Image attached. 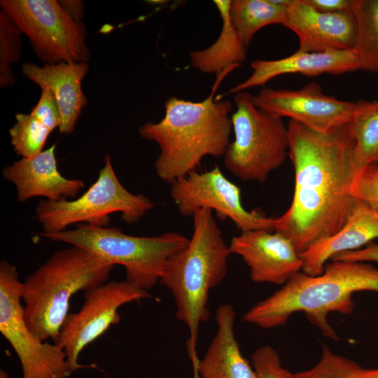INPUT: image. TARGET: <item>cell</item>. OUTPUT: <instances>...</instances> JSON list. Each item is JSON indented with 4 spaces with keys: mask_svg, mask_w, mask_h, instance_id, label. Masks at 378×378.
Segmentation results:
<instances>
[{
    "mask_svg": "<svg viewBox=\"0 0 378 378\" xmlns=\"http://www.w3.org/2000/svg\"><path fill=\"white\" fill-rule=\"evenodd\" d=\"M362 290L378 293V269L363 262L332 260L319 275L296 273L281 289L250 308L242 320L270 329L285 324L293 314L302 312L325 336L337 340L327 315L332 312L351 314L353 294Z\"/></svg>",
    "mask_w": 378,
    "mask_h": 378,
    "instance_id": "3",
    "label": "cell"
},
{
    "mask_svg": "<svg viewBox=\"0 0 378 378\" xmlns=\"http://www.w3.org/2000/svg\"><path fill=\"white\" fill-rule=\"evenodd\" d=\"M287 127L294 192L288 210L274 218L273 229L300 254L346 224L356 202L350 188L357 171L348 124L326 134L290 120Z\"/></svg>",
    "mask_w": 378,
    "mask_h": 378,
    "instance_id": "1",
    "label": "cell"
},
{
    "mask_svg": "<svg viewBox=\"0 0 378 378\" xmlns=\"http://www.w3.org/2000/svg\"><path fill=\"white\" fill-rule=\"evenodd\" d=\"M351 196L378 212V166L376 163L364 167L355 177Z\"/></svg>",
    "mask_w": 378,
    "mask_h": 378,
    "instance_id": "28",
    "label": "cell"
},
{
    "mask_svg": "<svg viewBox=\"0 0 378 378\" xmlns=\"http://www.w3.org/2000/svg\"><path fill=\"white\" fill-rule=\"evenodd\" d=\"M251 75L232 88L225 94L237 93L255 86L265 87L271 79L288 74H300L307 77L323 74L341 75L360 70L354 50L324 52L296 51L293 55L278 59H256L250 64Z\"/></svg>",
    "mask_w": 378,
    "mask_h": 378,
    "instance_id": "17",
    "label": "cell"
},
{
    "mask_svg": "<svg viewBox=\"0 0 378 378\" xmlns=\"http://www.w3.org/2000/svg\"><path fill=\"white\" fill-rule=\"evenodd\" d=\"M0 378H8V374L4 370H0Z\"/></svg>",
    "mask_w": 378,
    "mask_h": 378,
    "instance_id": "34",
    "label": "cell"
},
{
    "mask_svg": "<svg viewBox=\"0 0 378 378\" xmlns=\"http://www.w3.org/2000/svg\"><path fill=\"white\" fill-rule=\"evenodd\" d=\"M53 144L37 155L15 161L2 171L5 179L14 184L17 199L23 202L34 197H43L49 201L74 198L84 188L80 179L63 176L57 169Z\"/></svg>",
    "mask_w": 378,
    "mask_h": 378,
    "instance_id": "16",
    "label": "cell"
},
{
    "mask_svg": "<svg viewBox=\"0 0 378 378\" xmlns=\"http://www.w3.org/2000/svg\"><path fill=\"white\" fill-rule=\"evenodd\" d=\"M291 378H378V368H365L323 345L319 361L312 368L292 373Z\"/></svg>",
    "mask_w": 378,
    "mask_h": 378,
    "instance_id": "25",
    "label": "cell"
},
{
    "mask_svg": "<svg viewBox=\"0 0 378 378\" xmlns=\"http://www.w3.org/2000/svg\"><path fill=\"white\" fill-rule=\"evenodd\" d=\"M192 217L193 232L189 243L169 259L159 283L171 291L176 316L188 329L187 351L194 378H200L196 349L199 328L209 318V292L225 278L231 252L211 210L198 209Z\"/></svg>",
    "mask_w": 378,
    "mask_h": 378,
    "instance_id": "4",
    "label": "cell"
},
{
    "mask_svg": "<svg viewBox=\"0 0 378 378\" xmlns=\"http://www.w3.org/2000/svg\"><path fill=\"white\" fill-rule=\"evenodd\" d=\"M41 93L31 113L41 120L52 132L59 127L61 115L55 97L50 89L41 88Z\"/></svg>",
    "mask_w": 378,
    "mask_h": 378,
    "instance_id": "30",
    "label": "cell"
},
{
    "mask_svg": "<svg viewBox=\"0 0 378 378\" xmlns=\"http://www.w3.org/2000/svg\"><path fill=\"white\" fill-rule=\"evenodd\" d=\"M357 174L378 161V100L360 99L348 123Z\"/></svg>",
    "mask_w": 378,
    "mask_h": 378,
    "instance_id": "23",
    "label": "cell"
},
{
    "mask_svg": "<svg viewBox=\"0 0 378 378\" xmlns=\"http://www.w3.org/2000/svg\"><path fill=\"white\" fill-rule=\"evenodd\" d=\"M284 26L298 36L300 52L349 50L356 41L357 23L352 10L322 13L306 0L291 1Z\"/></svg>",
    "mask_w": 378,
    "mask_h": 378,
    "instance_id": "15",
    "label": "cell"
},
{
    "mask_svg": "<svg viewBox=\"0 0 378 378\" xmlns=\"http://www.w3.org/2000/svg\"><path fill=\"white\" fill-rule=\"evenodd\" d=\"M22 282L16 267L0 262V332L17 354L23 378H69L63 348L38 339L28 328L22 305Z\"/></svg>",
    "mask_w": 378,
    "mask_h": 378,
    "instance_id": "10",
    "label": "cell"
},
{
    "mask_svg": "<svg viewBox=\"0 0 378 378\" xmlns=\"http://www.w3.org/2000/svg\"><path fill=\"white\" fill-rule=\"evenodd\" d=\"M1 9L26 34L44 64L88 62L87 31L55 0H1Z\"/></svg>",
    "mask_w": 378,
    "mask_h": 378,
    "instance_id": "9",
    "label": "cell"
},
{
    "mask_svg": "<svg viewBox=\"0 0 378 378\" xmlns=\"http://www.w3.org/2000/svg\"><path fill=\"white\" fill-rule=\"evenodd\" d=\"M237 68L232 66L217 76L211 94L194 102L171 97L164 104V118L148 121L139 128L141 138L155 141L160 153L154 167L158 176L172 183L195 171L206 156L224 155L232 130L230 102L214 96L223 78Z\"/></svg>",
    "mask_w": 378,
    "mask_h": 378,
    "instance_id": "2",
    "label": "cell"
},
{
    "mask_svg": "<svg viewBox=\"0 0 378 378\" xmlns=\"http://www.w3.org/2000/svg\"><path fill=\"white\" fill-rule=\"evenodd\" d=\"M114 265L85 248L55 252L22 282L24 318L40 340L55 341L69 313L70 300L106 282Z\"/></svg>",
    "mask_w": 378,
    "mask_h": 378,
    "instance_id": "5",
    "label": "cell"
},
{
    "mask_svg": "<svg viewBox=\"0 0 378 378\" xmlns=\"http://www.w3.org/2000/svg\"><path fill=\"white\" fill-rule=\"evenodd\" d=\"M378 238V212L356 200L346 224L337 233L320 239L300 253L302 272L317 276L335 255L358 249Z\"/></svg>",
    "mask_w": 378,
    "mask_h": 378,
    "instance_id": "19",
    "label": "cell"
},
{
    "mask_svg": "<svg viewBox=\"0 0 378 378\" xmlns=\"http://www.w3.org/2000/svg\"><path fill=\"white\" fill-rule=\"evenodd\" d=\"M59 4L63 10L77 22H83V10L85 5L83 1L80 0H63L58 1Z\"/></svg>",
    "mask_w": 378,
    "mask_h": 378,
    "instance_id": "33",
    "label": "cell"
},
{
    "mask_svg": "<svg viewBox=\"0 0 378 378\" xmlns=\"http://www.w3.org/2000/svg\"><path fill=\"white\" fill-rule=\"evenodd\" d=\"M315 10L322 13H336L352 10L353 0H306Z\"/></svg>",
    "mask_w": 378,
    "mask_h": 378,
    "instance_id": "32",
    "label": "cell"
},
{
    "mask_svg": "<svg viewBox=\"0 0 378 378\" xmlns=\"http://www.w3.org/2000/svg\"><path fill=\"white\" fill-rule=\"evenodd\" d=\"M21 70L25 77L40 88L50 90L60 112L59 130L64 134H71L88 103L82 90V80L88 71V63L59 62L39 66L25 62Z\"/></svg>",
    "mask_w": 378,
    "mask_h": 378,
    "instance_id": "18",
    "label": "cell"
},
{
    "mask_svg": "<svg viewBox=\"0 0 378 378\" xmlns=\"http://www.w3.org/2000/svg\"><path fill=\"white\" fill-rule=\"evenodd\" d=\"M22 31L2 9L0 10V87L12 86L15 79L10 64L17 62L22 52Z\"/></svg>",
    "mask_w": 378,
    "mask_h": 378,
    "instance_id": "27",
    "label": "cell"
},
{
    "mask_svg": "<svg viewBox=\"0 0 378 378\" xmlns=\"http://www.w3.org/2000/svg\"><path fill=\"white\" fill-rule=\"evenodd\" d=\"M231 0H214L222 19V28L216 41L209 48L189 53L192 66L197 70L217 76L232 66H239L246 57L247 46L230 18Z\"/></svg>",
    "mask_w": 378,
    "mask_h": 378,
    "instance_id": "21",
    "label": "cell"
},
{
    "mask_svg": "<svg viewBox=\"0 0 378 378\" xmlns=\"http://www.w3.org/2000/svg\"><path fill=\"white\" fill-rule=\"evenodd\" d=\"M51 241L76 246L92 252L112 265H122L126 280L148 290L156 285L169 259L184 249L190 239L176 232L153 237L132 236L118 227L78 224L54 233H40Z\"/></svg>",
    "mask_w": 378,
    "mask_h": 378,
    "instance_id": "6",
    "label": "cell"
},
{
    "mask_svg": "<svg viewBox=\"0 0 378 378\" xmlns=\"http://www.w3.org/2000/svg\"><path fill=\"white\" fill-rule=\"evenodd\" d=\"M171 184V197L183 216H192L197 209L206 208L215 211L221 220L230 218L241 232L274 231V218L245 209L240 188L217 165L205 172L193 171Z\"/></svg>",
    "mask_w": 378,
    "mask_h": 378,
    "instance_id": "12",
    "label": "cell"
},
{
    "mask_svg": "<svg viewBox=\"0 0 378 378\" xmlns=\"http://www.w3.org/2000/svg\"><path fill=\"white\" fill-rule=\"evenodd\" d=\"M236 312L230 304L216 312L217 331L204 357L200 360V378H256L254 369L244 357L235 337Z\"/></svg>",
    "mask_w": 378,
    "mask_h": 378,
    "instance_id": "20",
    "label": "cell"
},
{
    "mask_svg": "<svg viewBox=\"0 0 378 378\" xmlns=\"http://www.w3.org/2000/svg\"><path fill=\"white\" fill-rule=\"evenodd\" d=\"M251 99L256 107L270 115L288 117L322 134L348 124L356 110V102L325 94L321 86L314 81L298 90L264 87L257 95H252Z\"/></svg>",
    "mask_w": 378,
    "mask_h": 378,
    "instance_id": "13",
    "label": "cell"
},
{
    "mask_svg": "<svg viewBox=\"0 0 378 378\" xmlns=\"http://www.w3.org/2000/svg\"><path fill=\"white\" fill-rule=\"evenodd\" d=\"M15 120V123L9 130L15 152L25 158L37 155L43 151L52 132L31 113H18Z\"/></svg>",
    "mask_w": 378,
    "mask_h": 378,
    "instance_id": "26",
    "label": "cell"
},
{
    "mask_svg": "<svg viewBox=\"0 0 378 378\" xmlns=\"http://www.w3.org/2000/svg\"><path fill=\"white\" fill-rule=\"evenodd\" d=\"M331 260L351 262H378V244L370 243L365 248L340 253Z\"/></svg>",
    "mask_w": 378,
    "mask_h": 378,
    "instance_id": "31",
    "label": "cell"
},
{
    "mask_svg": "<svg viewBox=\"0 0 378 378\" xmlns=\"http://www.w3.org/2000/svg\"><path fill=\"white\" fill-rule=\"evenodd\" d=\"M153 206L148 197L133 194L122 185L107 155L97 180L80 197L62 201L42 200L35 212L42 233H54L76 223L107 227L113 213L121 214L127 224L136 223Z\"/></svg>",
    "mask_w": 378,
    "mask_h": 378,
    "instance_id": "8",
    "label": "cell"
},
{
    "mask_svg": "<svg viewBox=\"0 0 378 378\" xmlns=\"http://www.w3.org/2000/svg\"><path fill=\"white\" fill-rule=\"evenodd\" d=\"M229 248L242 258L255 283L284 285L302 270L300 255L292 241L275 231L241 232L232 238Z\"/></svg>",
    "mask_w": 378,
    "mask_h": 378,
    "instance_id": "14",
    "label": "cell"
},
{
    "mask_svg": "<svg viewBox=\"0 0 378 378\" xmlns=\"http://www.w3.org/2000/svg\"><path fill=\"white\" fill-rule=\"evenodd\" d=\"M251 96L244 91L234 96V139L223 155L224 164L242 181L262 183L288 156L289 134L282 118L256 107Z\"/></svg>",
    "mask_w": 378,
    "mask_h": 378,
    "instance_id": "7",
    "label": "cell"
},
{
    "mask_svg": "<svg viewBox=\"0 0 378 378\" xmlns=\"http://www.w3.org/2000/svg\"><path fill=\"white\" fill-rule=\"evenodd\" d=\"M144 289L125 280L111 281L84 292V303L76 313L66 317L57 339L66 356L71 372L95 365L78 363L80 352L120 321L118 309L125 304L150 298Z\"/></svg>",
    "mask_w": 378,
    "mask_h": 378,
    "instance_id": "11",
    "label": "cell"
},
{
    "mask_svg": "<svg viewBox=\"0 0 378 378\" xmlns=\"http://www.w3.org/2000/svg\"><path fill=\"white\" fill-rule=\"evenodd\" d=\"M357 23L354 50L360 70L378 74V0H353Z\"/></svg>",
    "mask_w": 378,
    "mask_h": 378,
    "instance_id": "24",
    "label": "cell"
},
{
    "mask_svg": "<svg viewBox=\"0 0 378 378\" xmlns=\"http://www.w3.org/2000/svg\"><path fill=\"white\" fill-rule=\"evenodd\" d=\"M377 165L378 166V161L376 162Z\"/></svg>",
    "mask_w": 378,
    "mask_h": 378,
    "instance_id": "35",
    "label": "cell"
},
{
    "mask_svg": "<svg viewBox=\"0 0 378 378\" xmlns=\"http://www.w3.org/2000/svg\"><path fill=\"white\" fill-rule=\"evenodd\" d=\"M291 1L231 0L230 21L248 47L255 34L261 28L272 24L284 26Z\"/></svg>",
    "mask_w": 378,
    "mask_h": 378,
    "instance_id": "22",
    "label": "cell"
},
{
    "mask_svg": "<svg viewBox=\"0 0 378 378\" xmlns=\"http://www.w3.org/2000/svg\"><path fill=\"white\" fill-rule=\"evenodd\" d=\"M256 378H291L292 373L281 365L277 351L270 346L258 348L251 356Z\"/></svg>",
    "mask_w": 378,
    "mask_h": 378,
    "instance_id": "29",
    "label": "cell"
}]
</instances>
